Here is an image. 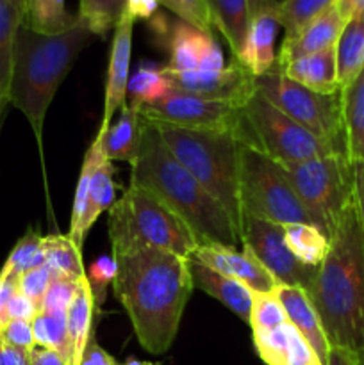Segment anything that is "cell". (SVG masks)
Returning <instances> with one entry per match:
<instances>
[{
  "mask_svg": "<svg viewBox=\"0 0 364 365\" xmlns=\"http://www.w3.org/2000/svg\"><path fill=\"white\" fill-rule=\"evenodd\" d=\"M116 278L113 291L127 312L141 348L163 355L178 334L191 296L188 259L143 245L113 246Z\"/></svg>",
  "mask_w": 364,
  "mask_h": 365,
  "instance_id": "6da1fadb",
  "label": "cell"
},
{
  "mask_svg": "<svg viewBox=\"0 0 364 365\" xmlns=\"http://www.w3.org/2000/svg\"><path fill=\"white\" fill-rule=\"evenodd\" d=\"M305 292L330 348L359 351L364 344V227L355 202L343 212Z\"/></svg>",
  "mask_w": 364,
  "mask_h": 365,
  "instance_id": "7a4b0ae2",
  "label": "cell"
},
{
  "mask_svg": "<svg viewBox=\"0 0 364 365\" xmlns=\"http://www.w3.org/2000/svg\"><path fill=\"white\" fill-rule=\"evenodd\" d=\"M131 184L166 203L196 235L200 245H241L238 227L227 210L171 155L152 121L143 118V141L131 164Z\"/></svg>",
  "mask_w": 364,
  "mask_h": 365,
  "instance_id": "3957f363",
  "label": "cell"
},
{
  "mask_svg": "<svg viewBox=\"0 0 364 365\" xmlns=\"http://www.w3.org/2000/svg\"><path fill=\"white\" fill-rule=\"evenodd\" d=\"M91 36L81 20L59 34H41L24 24L18 27L7 102L27 118L39 152L50 103Z\"/></svg>",
  "mask_w": 364,
  "mask_h": 365,
  "instance_id": "277c9868",
  "label": "cell"
},
{
  "mask_svg": "<svg viewBox=\"0 0 364 365\" xmlns=\"http://www.w3.org/2000/svg\"><path fill=\"white\" fill-rule=\"evenodd\" d=\"M171 155L221 203L234 225H241L239 146L234 132L188 130L152 121Z\"/></svg>",
  "mask_w": 364,
  "mask_h": 365,
  "instance_id": "5b68a950",
  "label": "cell"
},
{
  "mask_svg": "<svg viewBox=\"0 0 364 365\" xmlns=\"http://www.w3.org/2000/svg\"><path fill=\"white\" fill-rule=\"evenodd\" d=\"M109 239L113 246L143 245L189 259L198 239L191 228L156 195L128 184L123 196L109 209Z\"/></svg>",
  "mask_w": 364,
  "mask_h": 365,
  "instance_id": "8992f818",
  "label": "cell"
},
{
  "mask_svg": "<svg viewBox=\"0 0 364 365\" xmlns=\"http://www.w3.org/2000/svg\"><path fill=\"white\" fill-rule=\"evenodd\" d=\"M278 166L314 225L330 239L343 212L353 202V163L350 157L334 153Z\"/></svg>",
  "mask_w": 364,
  "mask_h": 365,
  "instance_id": "52a82bcc",
  "label": "cell"
},
{
  "mask_svg": "<svg viewBox=\"0 0 364 365\" xmlns=\"http://www.w3.org/2000/svg\"><path fill=\"white\" fill-rule=\"evenodd\" d=\"M238 139L243 145L259 150L277 164L302 163L341 153L338 148L321 141L302 125L285 116L259 93H256L241 107Z\"/></svg>",
  "mask_w": 364,
  "mask_h": 365,
  "instance_id": "ba28073f",
  "label": "cell"
},
{
  "mask_svg": "<svg viewBox=\"0 0 364 365\" xmlns=\"http://www.w3.org/2000/svg\"><path fill=\"white\" fill-rule=\"evenodd\" d=\"M239 205L241 214H250L280 227L314 225L280 166L259 150L243 143L239 146Z\"/></svg>",
  "mask_w": 364,
  "mask_h": 365,
  "instance_id": "9c48e42d",
  "label": "cell"
},
{
  "mask_svg": "<svg viewBox=\"0 0 364 365\" xmlns=\"http://www.w3.org/2000/svg\"><path fill=\"white\" fill-rule=\"evenodd\" d=\"M256 93L273 103L278 110L302 125L305 130L346 153L345 125H343L341 91L323 95L285 77L277 66L256 77Z\"/></svg>",
  "mask_w": 364,
  "mask_h": 365,
  "instance_id": "30bf717a",
  "label": "cell"
},
{
  "mask_svg": "<svg viewBox=\"0 0 364 365\" xmlns=\"http://www.w3.org/2000/svg\"><path fill=\"white\" fill-rule=\"evenodd\" d=\"M139 113L150 121H159L188 130L234 132L238 135L241 123V107L202 98L171 86L166 95L159 100L139 107Z\"/></svg>",
  "mask_w": 364,
  "mask_h": 365,
  "instance_id": "8fae6325",
  "label": "cell"
},
{
  "mask_svg": "<svg viewBox=\"0 0 364 365\" xmlns=\"http://www.w3.org/2000/svg\"><path fill=\"white\" fill-rule=\"evenodd\" d=\"M239 239L243 248L248 250L263 264L277 285H289L305 291L316 267L305 266L293 255L285 245L284 227L243 212Z\"/></svg>",
  "mask_w": 364,
  "mask_h": 365,
  "instance_id": "7c38bea8",
  "label": "cell"
},
{
  "mask_svg": "<svg viewBox=\"0 0 364 365\" xmlns=\"http://www.w3.org/2000/svg\"><path fill=\"white\" fill-rule=\"evenodd\" d=\"M163 75L171 88L236 107H243L256 95V77L236 59L218 71L177 73L163 68Z\"/></svg>",
  "mask_w": 364,
  "mask_h": 365,
  "instance_id": "4fadbf2b",
  "label": "cell"
},
{
  "mask_svg": "<svg viewBox=\"0 0 364 365\" xmlns=\"http://www.w3.org/2000/svg\"><path fill=\"white\" fill-rule=\"evenodd\" d=\"M189 259L218 271L228 278L241 282L253 292H273L277 282L264 269L263 264L243 248L241 252L223 245H200Z\"/></svg>",
  "mask_w": 364,
  "mask_h": 365,
  "instance_id": "5bb4252c",
  "label": "cell"
},
{
  "mask_svg": "<svg viewBox=\"0 0 364 365\" xmlns=\"http://www.w3.org/2000/svg\"><path fill=\"white\" fill-rule=\"evenodd\" d=\"M132 31H134V20L123 14L121 20L116 24V27H114L113 43H111L106 96H103V116L98 128L100 134H106L107 128L113 123L114 114L127 103L128 71H131L132 56Z\"/></svg>",
  "mask_w": 364,
  "mask_h": 365,
  "instance_id": "9a60e30c",
  "label": "cell"
},
{
  "mask_svg": "<svg viewBox=\"0 0 364 365\" xmlns=\"http://www.w3.org/2000/svg\"><path fill=\"white\" fill-rule=\"evenodd\" d=\"M164 68L177 73L218 71L225 68V61L213 34L181 21L170 34V63Z\"/></svg>",
  "mask_w": 364,
  "mask_h": 365,
  "instance_id": "2e32d148",
  "label": "cell"
},
{
  "mask_svg": "<svg viewBox=\"0 0 364 365\" xmlns=\"http://www.w3.org/2000/svg\"><path fill=\"white\" fill-rule=\"evenodd\" d=\"M346 21L339 14L338 7H328L325 13L314 18L313 21L300 29L291 38H284L280 50L277 53L275 66H284L298 57L310 56V53L323 52V50L332 48L338 43L339 34Z\"/></svg>",
  "mask_w": 364,
  "mask_h": 365,
  "instance_id": "e0dca14e",
  "label": "cell"
},
{
  "mask_svg": "<svg viewBox=\"0 0 364 365\" xmlns=\"http://www.w3.org/2000/svg\"><path fill=\"white\" fill-rule=\"evenodd\" d=\"M252 341L266 365H323L309 342L289 323L273 330L252 331Z\"/></svg>",
  "mask_w": 364,
  "mask_h": 365,
  "instance_id": "ac0fdd59",
  "label": "cell"
},
{
  "mask_svg": "<svg viewBox=\"0 0 364 365\" xmlns=\"http://www.w3.org/2000/svg\"><path fill=\"white\" fill-rule=\"evenodd\" d=\"M275 292H277L278 299H280L282 307L288 314L289 324L296 328V331L316 351L323 365H327L328 355H330V344H328L320 317H318L316 309L310 303L307 292L303 289L289 287V285H277Z\"/></svg>",
  "mask_w": 364,
  "mask_h": 365,
  "instance_id": "d6986e66",
  "label": "cell"
},
{
  "mask_svg": "<svg viewBox=\"0 0 364 365\" xmlns=\"http://www.w3.org/2000/svg\"><path fill=\"white\" fill-rule=\"evenodd\" d=\"M189 273H191L193 285L211 298L218 299L221 305L227 307L232 314L248 324L250 310H252L253 291L243 285L241 282L228 278L196 260L188 259Z\"/></svg>",
  "mask_w": 364,
  "mask_h": 365,
  "instance_id": "ffe728a7",
  "label": "cell"
},
{
  "mask_svg": "<svg viewBox=\"0 0 364 365\" xmlns=\"http://www.w3.org/2000/svg\"><path fill=\"white\" fill-rule=\"evenodd\" d=\"M278 21L273 11H266L252 16L246 34L245 45L236 61L245 64L253 77L268 73L275 66L277 53H275V38H277Z\"/></svg>",
  "mask_w": 364,
  "mask_h": 365,
  "instance_id": "44dd1931",
  "label": "cell"
},
{
  "mask_svg": "<svg viewBox=\"0 0 364 365\" xmlns=\"http://www.w3.org/2000/svg\"><path fill=\"white\" fill-rule=\"evenodd\" d=\"M278 70L291 81L298 82V84L305 86L307 89H313L316 93L332 95V93L341 91L338 82L334 46L323 50V52L298 57V59L280 66Z\"/></svg>",
  "mask_w": 364,
  "mask_h": 365,
  "instance_id": "7402d4cb",
  "label": "cell"
},
{
  "mask_svg": "<svg viewBox=\"0 0 364 365\" xmlns=\"http://www.w3.org/2000/svg\"><path fill=\"white\" fill-rule=\"evenodd\" d=\"M102 135V148L111 163H127L131 166L138 157L143 141V116L138 107L125 103L116 123H111Z\"/></svg>",
  "mask_w": 364,
  "mask_h": 365,
  "instance_id": "603a6c76",
  "label": "cell"
},
{
  "mask_svg": "<svg viewBox=\"0 0 364 365\" xmlns=\"http://www.w3.org/2000/svg\"><path fill=\"white\" fill-rule=\"evenodd\" d=\"M96 299L88 282V274L81 282L77 296L66 310L68 341H70V359L68 365H81L86 348L91 341L93 316H95Z\"/></svg>",
  "mask_w": 364,
  "mask_h": 365,
  "instance_id": "cb8c5ba5",
  "label": "cell"
},
{
  "mask_svg": "<svg viewBox=\"0 0 364 365\" xmlns=\"http://www.w3.org/2000/svg\"><path fill=\"white\" fill-rule=\"evenodd\" d=\"M341 106L346 152L352 163H364V68L341 89Z\"/></svg>",
  "mask_w": 364,
  "mask_h": 365,
  "instance_id": "d4e9b609",
  "label": "cell"
},
{
  "mask_svg": "<svg viewBox=\"0 0 364 365\" xmlns=\"http://www.w3.org/2000/svg\"><path fill=\"white\" fill-rule=\"evenodd\" d=\"M207 4L213 25L231 46L232 59H238L252 20L248 0H207Z\"/></svg>",
  "mask_w": 364,
  "mask_h": 365,
  "instance_id": "484cf974",
  "label": "cell"
},
{
  "mask_svg": "<svg viewBox=\"0 0 364 365\" xmlns=\"http://www.w3.org/2000/svg\"><path fill=\"white\" fill-rule=\"evenodd\" d=\"M334 50L338 82L343 89L355 81L364 68V14H357L346 20Z\"/></svg>",
  "mask_w": 364,
  "mask_h": 365,
  "instance_id": "4316f807",
  "label": "cell"
},
{
  "mask_svg": "<svg viewBox=\"0 0 364 365\" xmlns=\"http://www.w3.org/2000/svg\"><path fill=\"white\" fill-rule=\"evenodd\" d=\"M98 139V153H96L95 168L91 173V184H89V207L84 221V232L88 235L89 228L95 225L100 214L107 212L111 207L116 203V182H114V170L113 163L106 157L102 148V135L96 134Z\"/></svg>",
  "mask_w": 364,
  "mask_h": 365,
  "instance_id": "83f0119b",
  "label": "cell"
},
{
  "mask_svg": "<svg viewBox=\"0 0 364 365\" xmlns=\"http://www.w3.org/2000/svg\"><path fill=\"white\" fill-rule=\"evenodd\" d=\"M45 266L52 271V277L82 280L86 277L82 250L74 245L68 235H45L43 237Z\"/></svg>",
  "mask_w": 364,
  "mask_h": 365,
  "instance_id": "f1b7e54d",
  "label": "cell"
},
{
  "mask_svg": "<svg viewBox=\"0 0 364 365\" xmlns=\"http://www.w3.org/2000/svg\"><path fill=\"white\" fill-rule=\"evenodd\" d=\"M285 245L305 266L318 267L330 248V239L314 225L296 223L284 227Z\"/></svg>",
  "mask_w": 364,
  "mask_h": 365,
  "instance_id": "f546056e",
  "label": "cell"
},
{
  "mask_svg": "<svg viewBox=\"0 0 364 365\" xmlns=\"http://www.w3.org/2000/svg\"><path fill=\"white\" fill-rule=\"evenodd\" d=\"M77 21L79 16L68 13L64 0H29L21 24L41 34H59Z\"/></svg>",
  "mask_w": 364,
  "mask_h": 365,
  "instance_id": "4dcf8cb0",
  "label": "cell"
},
{
  "mask_svg": "<svg viewBox=\"0 0 364 365\" xmlns=\"http://www.w3.org/2000/svg\"><path fill=\"white\" fill-rule=\"evenodd\" d=\"M96 153H98V139L95 138L91 145H89L88 152H86L84 160H82L81 175H79L77 189H75L74 196V207H71V220L68 237H70L71 241H74V245L81 250L86 241L84 221L89 207V184H91V173L93 168H95Z\"/></svg>",
  "mask_w": 364,
  "mask_h": 365,
  "instance_id": "1f68e13d",
  "label": "cell"
},
{
  "mask_svg": "<svg viewBox=\"0 0 364 365\" xmlns=\"http://www.w3.org/2000/svg\"><path fill=\"white\" fill-rule=\"evenodd\" d=\"M24 18L9 0H0V96L7 102L13 68V48Z\"/></svg>",
  "mask_w": 364,
  "mask_h": 365,
  "instance_id": "d6a6232c",
  "label": "cell"
},
{
  "mask_svg": "<svg viewBox=\"0 0 364 365\" xmlns=\"http://www.w3.org/2000/svg\"><path fill=\"white\" fill-rule=\"evenodd\" d=\"M45 264V252H43V235L34 228H29L25 235L18 239L14 248L0 269V277L18 278L27 271L34 269Z\"/></svg>",
  "mask_w": 364,
  "mask_h": 365,
  "instance_id": "836d02e7",
  "label": "cell"
},
{
  "mask_svg": "<svg viewBox=\"0 0 364 365\" xmlns=\"http://www.w3.org/2000/svg\"><path fill=\"white\" fill-rule=\"evenodd\" d=\"M338 0H277L275 16L278 27L284 29V38H291L309 21L320 16L328 7L335 6Z\"/></svg>",
  "mask_w": 364,
  "mask_h": 365,
  "instance_id": "e575fe53",
  "label": "cell"
},
{
  "mask_svg": "<svg viewBox=\"0 0 364 365\" xmlns=\"http://www.w3.org/2000/svg\"><path fill=\"white\" fill-rule=\"evenodd\" d=\"M32 331L38 348L50 349L59 353L68 365L70 359V341H68V321L66 312H39L32 319Z\"/></svg>",
  "mask_w": 364,
  "mask_h": 365,
  "instance_id": "d590c367",
  "label": "cell"
},
{
  "mask_svg": "<svg viewBox=\"0 0 364 365\" xmlns=\"http://www.w3.org/2000/svg\"><path fill=\"white\" fill-rule=\"evenodd\" d=\"M127 0H81L79 20L91 31L93 36H106L116 27L125 14Z\"/></svg>",
  "mask_w": 364,
  "mask_h": 365,
  "instance_id": "8d00e7d4",
  "label": "cell"
},
{
  "mask_svg": "<svg viewBox=\"0 0 364 365\" xmlns=\"http://www.w3.org/2000/svg\"><path fill=\"white\" fill-rule=\"evenodd\" d=\"M168 89H170V84L164 78L163 68L141 66L132 75V78H128L127 103L139 109L159 100L161 96L166 95Z\"/></svg>",
  "mask_w": 364,
  "mask_h": 365,
  "instance_id": "74e56055",
  "label": "cell"
},
{
  "mask_svg": "<svg viewBox=\"0 0 364 365\" xmlns=\"http://www.w3.org/2000/svg\"><path fill=\"white\" fill-rule=\"evenodd\" d=\"M285 323H289L288 314H285L277 292H253L248 321L252 331L273 330Z\"/></svg>",
  "mask_w": 364,
  "mask_h": 365,
  "instance_id": "f35d334b",
  "label": "cell"
},
{
  "mask_svg": "<svg viewBox=\"0 0 364 365\" xmlns=\"http://www.w3.org/2000/svg\"><path fill=\"white\" fill-rule=\"evenodd\" d=\"M159 6H164L171 13L177 14L184 24L211 34L214 29L207 0H159Z\"/></svg>",
  "mask_w": 364,
  "mask_h": 365,
  "instance_id": "ab89813d",
  "label": "cell"
},
{
  "mask_svg": "<svg viewBox=\"0 0 364 365\" xmlns=\"http://www.w3.org/2000/svg\"><path fill=\"white\" fill-rule=\"evenodd\" d=\"M86 278V277H84ZM82 278V280H84ZM82 280H70V278L52 277V282L49 285L45 298L41 302V312H54L64 314L70 309L71 302L77 296L79 287Z\"/></svg>",
  "mask_w": 364,
  "mask_h": 365,
  "instance_id": "60d3db41",
  "label": "cell"
},
{
  "mask_svg": "<svg viewBox=\"0 0 364 365\" xmlns=\"http://www.w3.org/2000/svg\"><path fill=\"white\" fill-rule=\"evenodd\" d=\"M50 282H52V271L43 264V266L34 267V269L18 277V292L32 299L41 310V302L49 291Z\"/></svg>",
  "mask_w": 364,
  "mask_h": 365,
  "instance_id": "b9f144b4",
  "label": "cell"
},
{
  "mask_svg": "<svg viewBox=\"0 0 364 365\" xmlns=\"http://www.w3.org/2000/svg\"><path fill=\"white\" fill-rule=\"evenodd\" d=\"M86 274H88V282L91 285L96 303H102L106 289L116 278V262H114L113 257H100L96 262L91 264L89 273Z\"/></svg>",
  "mask_w": 364,
  "mask_h": 365,
  "instance_id": "7bdbcfd3",
  "label": "cell"
},
{
  "mask_svg": "<svg viewBox=\"0 0 364 365\" xmlns=\"http://www.w3.org/2000/svg\"><path fill=\"white\" fill-rule=\"evenodd\" d=\"M4 341L13 348L20 349V351L31 353L36 348L34 331H32L31 321H18L11 319L6 327L0 330Z\"/></svg>",
  "mask_w": 364,
  "mask_h": 365,
  "instance_id": "ee69618b",
  "label": "cell"
},
{
  "mask_svg": "<svg viewBox=\"0 0 364 365\" xmlns=\"http://www.w3.org/2000/svg\"><path fill=\"white\" fill-rule=\"evenodd\" d=\"M39 312H41V310H39V307L36 305L32 299H29L27 296L21 294V292H16V294L13 296V299H11V303H9V310H7V314H9V319L31 321V323Z\"/></svg>",
  "mask_w": 364,
  "mask_h": 365,
  "instance_id": "f6af8a7d",
  "label": "cell"
},
{
  "mask_svg": "<svg viewBox=\"0 0 364 365\" xmlns=\"http://www.w3.org/2000/svg\"><path fill=\"white\" fill-rule=\"evenodd\" d=\"M18 292V278L0 277V330L9 323V303Z\"/></svg>",
  "mask_w": 364,
  "mask_h": 365,
  "instance_id": "bcb514c9",
  "label": "cell"
},
{
  "mask_svg": "<svg viewBox=\"0 0 364 365\" xmlns=\"http://www.w3.org/2000/svg\"><path fill=\"white\" fill-rule=\"evenodd\" d=\"M159 7V0H127L125 14L132 20H148L156 14Z\"/></svg>",
  "mask_w": 364,
  "mask_h": 365,
  "instance_id": "7dc6e473",
  "label": "cell"
},
{
  "mask_svg": "<svg viewBox=\"0 0 364 365\" xmlns=\"http://www.w3.org/2000/svg\"><path fill=\"white\" fill-rule=\"evenodd\" d=\"M81 365H120L96 341H89Z\"/></svg>",
  "mask_w": 364,
  "mask_h": 365,
  "instance_id": "c3c4849f",
  "label": "cell"
},
{
  "mask_svg": "<svg viewBox=\"0 0 364 365\" xmlns=\"http://www.w3.org/2000/svg\"><path fill=\"white\" fill-rule=\"evenodd\" d=\"M353 202L364 227V163H353Z\"/></svg>",
  "mask_w": 364,
  "mask_h": 365,
  "instance_id": "681fc988",
  "label": "cell"
},
{
  "mask_svg": "<svg viewBox=\"0 0 364 365\" xmlns=\"http://www.w3.org/2000/svg\"><path fill=\"white\" fill-rule=\"evenodd\" d=\"M0 365H31L29 353L7 344L0 335Z\"/></svg>",
  "mask_w": 364,
  "mask_h": 365,
  "instance_id": "f907efd6",
  "label": "cell"
},
{
  "mask_svg": "<svg viewBox=\"0 0 364 365\" xmlns=\"http://www.w3.org/2000/svg\"><path fill=\"white\" fill-rule=\"evenodd\" d=\"M29 359H31V365H66L59 353L50 351V349L45 348H38V346L29 353Z\"/></svg>",
  "mask_w": 364,
  "mask_h": 365,
  "instance_id": "816d5d0a",
  "label": "cell"
},
{
  "mask_svg": "<svg viewBox=\"0 0 364 365\" xmlns=\"http://www.w3.org/2000/svg\"><path fill=\"white\" fill-rule=\"evenodd\" d=\"M335 7L345 21L357 14H364V0H338Z\"/></svg>",
  "mask_w": 364,
  "mask_h": 365,
  "instance_id": "f5cc1de1",
  "label": "cell"
},
{
  "mask_svg": "<svg viewBox=\"0 0 364 365\" xmlns=\"http://www.w3.org/2000/svg\"><path fill=\"white\" fill-rule=\"evenodd\" d=\"M327 365H359L355 353L345 348H330Z\"/></svg>",
  "mask_w": 364,
  "mask_h": 365,
  "instance_id": "db71d44e",
  "label": "cell"
},
{
  "mask_svg": "<svg viewBox=\"0 0 364 365\" xmlns=\"http://www.w3.org/2000/svg\"><path fill=\"white\" fill-rule=\"evenodd\" d=\"M250 4V14L256 16V14L266 13V11H273L277 6V0H248Z\"/></svg>",
  "mask_w": 364,
  "mask_h": 365,
  "instance_id": "11a10c76",
  "label": "cell"
},
{
  "mask_svg": "<svg viewBox=\"0 0 364 365\" xmlns=\"http://www.w3.org/2000/svg\"><path fill=\"white\" fill-rule=\"evenodd\" d=\"M11 4H13L14 6V9L18 11V13L21 14V18H24V14H25V9H27V2L29 0H9Z\"/></svg>",
  "mask_w": 364,
  "mask_h": 365,
  "instance_id": "9f6ffc18",
  "label": "cell"
},
{
  "mask_svg": "<svg viewBox=\"0 0 364 365\" xmlns=\"http://www.w3.org/2000/svg\"><path fill=\"white\" fill-rule=\"evenodd\" d=\"M121 365H161L157 362H145V360H138V359H128L127 362Z\"/></svg>",
  "mask_w": 364,
  "mask_h": 365,
  "instance_id": "6f0895ef",
  "label": "cell"
},
{
  "mask_svg": "<svg viewBox=\"0 0 364 365\" xmlns=\"http://www.w3.org/2000/svg\"><path fill=\"white\" fill-rule=\"evenodd\" d=\"M353 353H355V356H357V364L364 365V346L359 349V351H353Z\"/></svg>",
  "mask_w": 364,
  "mask_h": 365,
  "instance_id": "680465c9",
  "label": "cell"
},
{
  "mask_svg": "<svg viewBox=\"0 0 364 365\" xmlns=\"http://www.w3.org/2000/svg\"><path fill=\"white\" fill-rule=\"evenodd\" d=\"M4 106H6V100H4L2 96H0V114H2V109H4Z\"/></svg>",
  "mask_w": 364,
  "mask_h": 365,
  "instance_id": "91938a15",
  "label": "cell"
},
{
  "mask_svg": "<svg viewBox=\"0 0 364 365\" xmlns=\"http://www.w3.org/2000/svg\"><path fill=\"white\" fill-rule=\"evenodd\" d=\"M363 346H364V344H363Z\"/></svg>",
  "mask_w": 364,
  "mask_h": 365,
  "instance_id": "94428289",
  "label": "cell"
}]
</instances>
